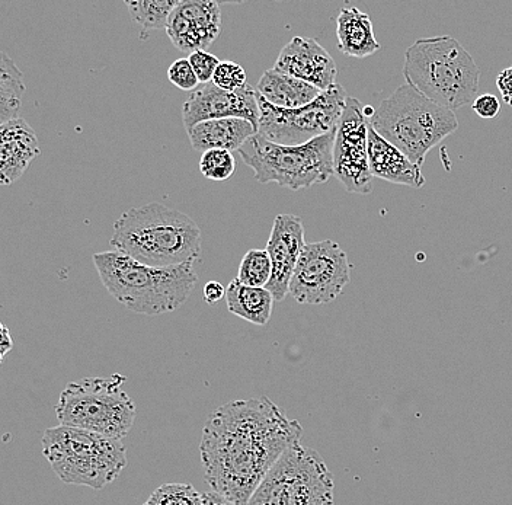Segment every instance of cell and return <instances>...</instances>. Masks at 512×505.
<instances>
[{"mask_svg":"<svg viewBox=\"0 0 512 505\" xmlns=\"http://www.w3.org/2000/svg\"><path fill=\"white\" fill-rule=\"evenodd\" d=\"M472 110L478 114V117L491 120V118H495L499 114L501 104H499L498 98L495 95L482 94L473 101Z\"/></svg>","mask_w":512,"mask_h":505,"instance_id":"31","label":"cell"},{"mask_svg":"<svg viewBox=\"0 0 512 505\" xmlns=\"http://www.w3.org/2000/svg\"><path fill=\"white\" fill-rule=\"evenodd\" d=\"M211 82L227 92H236L248 85L245 69L235 62L220 63Z\"/></svg>","mask_w":512,"mask_h":505,"instance_id":"28","label":"cell"},{"mask_svg":"<svg viewBox=\"0 0 512 505\" xmlns=\"http://www.w3.org/2000/svg\"><path fill=\"white\" fill-rule=\"evenodd\" d=\"M110 244L144 265L176 267L200 258L201 230L188 214L150 203L121 214Z\"/></svg>","mask_w":512,"mask_h":505,"instance_id":"2","label":"cell"},{"mask_svg":"<svg viewBox=\"0 0 512 505\" xmlns=\"http://www.w3.org/2000/svg\"><path fill=\"white\" fill-rule=\"evenodd\" d=\"M335 139L336 130L306 145L283 146L255 134L240 147L239 155L256 181L297 191L334 177Z\"/></svg>","mask_w":512,"mask_h":505,"instance_id":"7","label":"cell"},{"mask_svg":"<svg viewBox=\"0 0 512 505\" xmlns=\"http://www.w3.org/2000/svg\"><path fill=\"white\" fill-rule=\"evenodd\" d=\"M351 281V264L336 242L304 246L290 281V294L302 305H326L341 296Z\"/></svg>","mask_w":512,"mask_h":505,"instance_id":"11","label":"cell"},{"mask_svg":"<svg viewBox=\"0 0 512 505\" xmlns=\"http://www.w3.org/2000/svg\"><path fill=\"white\" fill-rule=\"evenodd\" d=\"M368 163L371 175L380 180L412 188L425 185L421 166L415 165L405 153L383 139L371 126L368 129Z\"/></svg>","mask_w":512,"mask_h":505,"instance_id":"18","label":"cell"},{"mask_svg":"<svg viewBox=\"0 0 512 505\" xmlns=\"http://www.w3.org/2000/svg\"><path fill=\"white\" fill-rule=\"evenodd\" d=\"M144 505H204L203 495L190 484H165L150 495Z\"/></svg>","mask_w":512,"mask_h":505,"instance_id":"26","label":"cell"},{"mask_svg":"<svg viewBox=\"0 0 512 505\" xmlns=\"http://www.w3.org/2000/svg\"><path fill=\"white\" fill-rule=\"evenodd\" d=\"M274 69L310 83L322 92L336 85L338 75V67L331 54L318 41L306 37H294L286 44Z\"/></svg>","mask_w":512,"mask_h":505,"instance_id":"16","label":"cell"},{"mask_svg":"<svg viewBox=\"0 0 512 505\" xmlns=\"http://www.w3.org/2000/svg\"><path fill=\"white\" fill-rule=\"evenodd\" d=\"M92 260L111 296L127 309L143 315L174 312L184 305L198 281L194 262L150 267L117 251L98 252Z\"/></svg>","mask_w":512,"mask_h":505,"instance_id":"3","label":"cell"},{"mask_svg":"<svg viewBox=\"0 0 512 505\" xmlns=\"http://www.w3.org/2000/svg\"><path fill=\"white\" fill-rule=\"evenodd\" d=\"M336 37L339 51L355 59H366L382 49L374 34L373 22L366 12L358 8H342L339 11Z\"/></svg>","mask_w":512,"mask_h":505,"instance_id":"20","label":"cell"},{"mask_svg":"<svg viewBox=\"0 0 512 505\" xmlns=\"http://www.w3.org/2000/svg\"><path fill=\"white\" fill-rule=\"evenodd\" d=\"M190 60L192 69H194L195 75L200 79V83H210L213 81L214 73H216L217 67H219L220 60L214 54L208 53V51H195L191 53Z\"/></svg>","mask_w":512,"mask_h":505,"instance_id":"30","label":"cell"},{"mask_svg":"<svg viewBox=\"0 0 512 505\" xmlns=\"http://www.w3.org/2000/svg\"><path fill=\"white\" fill-rule=\"evenodd\" d=\"M256 92L274 107L286 108V110L304 107L322 94L320 89L310 83L275 69L267 70L261 76L256 85Z\"/></svg>","mask_w":512,"mask_h":505,"instance_id":"21","label":"cell"},{"mask_svg":"<svg viewBox=\"0 0 512 505\" xmlns=\"http://www.w3.org/2000/svg\"><path fill=\"white\" fill-rule=\"evenodd\" d=\"M303 427L267 396L229 402L208 417L200 455L206 482L236 505H248L256 488Z\"/></svg>","mask_w":512,"mask_h":505,"instance_id":"1","label":"cell"},{"mask_svg":"<svg viewBox=\"0 0 512 505\" xmlns=\"http://www.w3.org/2000/svg\"><path fill=\"white\" fill-rule=\"evenodd\" d=\"M496 86H498L505 104L512 107V67H507L499 73L496 78Z\"/></svg>","mask_w":512,"mask_h":505,"instance_id":"32","label":"cell"},{"mask_svg":"<svg viewBox=\"0 0 512 505\" xmlns=\"http://www.w3.org/2000/svg\"><path fill=\"white\" fill-rule=\"evenodd\" d=\"M368 117L366 105L348 97L344 113L336 129L334 147L335 177L348 193L370 194L373 175L368 163Z\"/></svg>","mask_w":512,"mask_h":505,"instance_id":"12","label":"cell"},{"mask_svg":"<svg viewBox=\"0 0 512 505\" xmlns=\"http://www.w3.org/2000/svg\"><path fill=\"white\" fill-rule=\"evenodd\" d=\"M203 504L204 505H236L232 503V501L227 500L226 497L220 495L219 492L216 491H208L206 494H203Z\"/></svg>","mask_w":512,"mask_h":505,"instance_id":"34","label":"cell"},{"mask_svg":"<svg viewBox=\"0 0 512 505\" xmlns=\"http://www.w3.org/2000/svg\"><path fill=\"white\" fill-rule=\"evenodd\" d=\"M403 76L425 97L454 113L478 94L480 69L459 40L440 35L416 40L406 50Z\"/></svg>","mask_w":512,"mask_h":505,"instance_id":"4","label":"cell"},{"mask_svg":"<svg viewBox=\"0 0 512 505\" xmlns=\"http://www.w3.org/2000/svg\"><path fill=\"white\" fill-rule=\"evenodd\" d=\"M204 300L208 303V305H216L219 303L223 297H226V289L222 283L219 281H208L206 286L203 289Z\"/></svg>","mask_w":512,"mask_h":505,"instance_id":"33","label":"cell"},{"mask_svg":"<svg viewBox=\"0 0 512 505\" xmlns=\"http://www.w3.org/2000/svg\"><path fill=\"white\" fill-rule=\"evenodd\" d=\"M25 91L27 88H25L21 70L8 54L2 53V65H0V121L2 124L19 118Z\"/></svg>","mask_w":512,"mask_h":505,"instance_id":"23","label":"cell"},{"mask_svg":"<svg viewBox=\"0 0 512 505\" xmlns=\"http://www.w3.org/2000/svg\"><path fill=\"white\" fill-rule=\"evenodd\" d=\"M272 277V264L267 249H251L239 265L238 280L249 287H267Z\"/></svg>","mask_w":512,"mask_h":505,"instance_id":"25","label":"cell"},{"mask_svg":"<svg viewBox=\"0 0 512 505\" xmlns=\"http://www.w3.org/2000/svg\"><path fill=\"white\" fill-rule=\"evenodd\" d=\"M43 455L64 484L92 489L107 487L127 466L123 441L66 425L46 430Z\"/></svg>","mask_w":512,"mask_h":505,"instance_id":"6","label":"cell"},{"mask_svg":"<svg viewBox=\"0 0 512 505\" xmlns=\"http://www.w3.org/2000/svg\"><path fill=\"white\" fill-rule=\"evenodd\" d=\"M306 245L302 219L294 214H278L265 248L272 264L271 281L265 289L270 290L275 302L290 293L291 277Z\"/></svg>","mask_w":512,"mask_h":505,"instance_id":"15","label":"cell"},{"mask_svg":"<svg viewBox=\"0 0 512 505\" xmlns=\"http://www.w3.org/2000/svg\"><path fill=\"white\" fill-rule=\"evenodd\" d=\"M274 296L265 287H249L238 278L226 287L227 309L233 315L255 325H267L271 319Z\"/></svg>","mask_w":512,"mask_h":505,"instance_id":"22","label":"cell"},{"mask_svg":"<svg viewBox=\"0 0 512 505\" xmlns=\"http://www.w3.org/2000/svg\"><path fill=\"white\" fill-rule=\"evenodd\" d=\"M222 31L220 5L213 0H179L166 34L179 51H206Z\"/></svg>","mask_w":512,"mask_h":505,"instance_id":"14","label":"cell"},{"mask_svg":"<svg viewBox=\"0 0 512 505\" xmlns=\"http://www.w3.org/2000/svg\"><path fill=\"white\" fill-rule=\"evenodd\" d=\"M219 118H243L251 121L258 130L256 89L246 85L239 91L227 92L217 88L213 82L204 83L192 92L182 107V121L187 131L198 123Z\"/></svg>","mask_w":512,"mask_h":505,"instance_id":"13","label":"cell"},{"mask_svg":"<svg viewBox=\"0 0 512 505\" xmlns=\"http://www.w3.org/2000/svg\"><path fill=\"white\" fill-rule=\"evenodd\" d=\"M179 0H139L126 2L131 18L142 28V38L150 31L168 28L172 12L178 6Z\"/></svg>","mask_w":512,"mask_h":505,"instance_id":"24","label":"cell"},{"mask_svg":"<svg viewBox=\"0 0 512 505\" xmlns=\"http://www.w3.org/2000/svg\"><path fill=\"white\" fill-rule=\"evenodd\" d=\"M168 78L172 85L182 91L194 92L200 86V79L195 75L188 59H179L172 63L168 69Z\"/></svg>","mask_w":512,"mask_h":505,"instance_id":"29","label":"cell"},{"mask_svg":"<svg viewBox=\"0 0 512 505\" xmlns=\"http://www.w3.org/2000/svg\"><path fill=\"white\" fill-rule=\"evenodd\" d=\"M370 126L415 165L422 166L432 147L459 129V121L453 111L405 83L374 110Z\"/></svg>","mask_w":512,"mask_h":505,"instance_id":"5","label":"cell"},{"mask_svg":"<svg viewBox=\"0 0 512 505\" xmlns=\"http://www.w3.org/2000/svg\"><path fill=\"white\" fill-rule=\"evenodd\" d=\"M259 105L258 134L272 143L300 146L338 129L348 95L341 85L323 91L300 108H278L256 92Z\"/></svg>","mask_w":512,"mask_h":505,"instance_id":"10","label":"cell"},{"mask_svg":"<svg viewBox=\"0 0 512 505\" xmlns=\"http://www.w3.org/2000/svg\"><path fill=\"white\" fill-rule=\"evenodd\" d=\"M40 155V143L34 129L15 118L0 126V182L11 185L24 175L28 166Z\"/></svg>","mask_w":512,"mask_h":505,"instance_id":"17","label":"cell"},{"mask_svg":"<svg viewBox=\"0 0 512 505\" xmlns=\"http://www.w3.org/2000/svg\"><path fill=\"white\" fill-rule=\"evenodd\" d=\"M14 347V341H12L11 334H9L8 326L2 325V345H0V357L5 359L6 354Z\"/></svg>","mask_w":512,"mask_h":505,"instance_id":"35","label":"cell"},{"mask_svg":"<svg viewBox=\"0 0 512 505\" xmlns=\"http://www.w3.org/2000/svg\"><path fill=\"white\" fill-rule=\"evenodd\" d=\"M194 150L208 152V150H238L245 145L251 137L258 134V130L251 121L243 118H219L198 123L187 131Z\"/></svg>","mask_w":512,"mask_h":505,"instance_id":"19","label":"cell"},{"mask_svg":"<svg viewBox=\"0 0 512 505\" xmlns=\"http://www.w3.org/2000/svg\"><path fill=\"white\" fill-rule=\"evenodd\" d=\"M334 475L316 450L294 444L265 476L248 505H334Z\"/></svg>","mask_w":512,"mask_h":505,"instance_id":"9","label":"cell"},{"mask_svg":"<svg viewBox=\"0 0 512 505\" xmlns=\"http://www.w3.org/2000/svg\"><path fill=\"white\" fill-rule=\"evenodd\" d=\"M236 161L229 150H208L201 155L200 171L211 181H226L235 174Z\"/></svg>","mask_w":512,"mask_h":505,"instance_id":"27","label":"cell"},{"mask_svg":"<svg viewBox=\"0 0 512 505\" xmlns=\"http://www.w3.org/2000/svg\"><path fill=\"white\" fill-rule=\"evenodd\" d=\"M126 376L86 377L69 383L60 395L56 415L60 425L123 439L136 420V407L123 391Z\"/></svg>","mask_w":512,"mask_h":505,"instance_id":"8","label":"cell"}]
</instances>
